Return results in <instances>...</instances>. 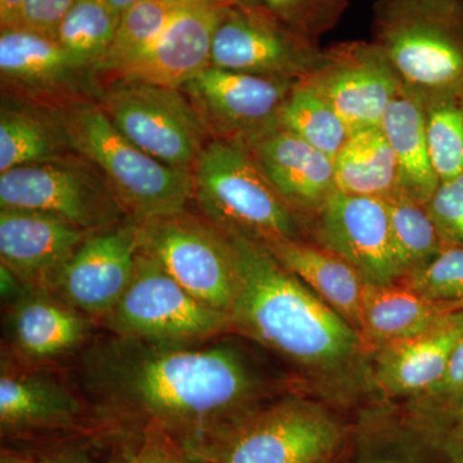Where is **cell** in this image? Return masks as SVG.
I'll return each mask as SVG.
<instances>
[{
    "label": "cell",
    "mask_w": 463,
    "mask_h": 463,
    "mask_svg": "<svg viewBox=\"0 0 463 463\" xmlns=\"http://www.w3.org/2000/svg\"><path fill=\"white\" fill-rule=\"evenodd\" d=\"M76 373L99 430L160 432L201 463L276 394V381L224 336L173 345L109 332L81 350Z\"/></svg>",
    "instance_id": "obj_1"
},
{
    "label": "cell",
    "mask_w": 463,
    "mask_h": 463,
    "mask_svg": "<svg viewBox=\"0 0 463 463\" xmlns=\"http://www.w3.org/2000/svg\"><path fill=\"white\" fill-rule=\"evenodd\" d=\"M230 239L240 277L230 312L232 332L281 356L316 381L339 383L358 376L370 355L362 335L263 243Z\"/></svg>",
    "instance_id": "obj_2"
},
{
    "label": "cell",
    "mask_w": 463,
    "mask_h": 463,
    "mask_svg": "<svg viewBox=\"0 0 463 463\" xmlns=\"http://www.w3.org/2000/svg\"><path fill=\"white\" fill-rule=\"evenodd\" d=\"M201 214L230 237L254 242L304 239V218L279 196L248 145L210 138L192 169Z\"/></svg>",
    "instance_id": "obj_3"
},
{
    "label": "cell",
    "mask_w": 463,
    "mask_h": 463,
    "mask_svg": "<svg viewBox=\"0 0 463 463\" xmlns=\"http://www.w3.org/2000/svg\"><path fill=\"white\" fill-rule=\"evenodd\" d=\"M373 36L423 99L463 94V0H376Z\"/></svg>",
    "instance_id": "obj_4"
},
{
    "label": "cell",
    "mask_w": 463,
    "mask_h": 463,
    "mask_svg": "<svg viewBox=\"0 0 463 463\" xmlns=\"http://www.w3.org/2000/svg\"><path fill=\"white\" fill-rule=\"evenodd\" d=\"M61 114L76 154L105 176L129 218L143 222L187 210L194 200L192 170L166 165L128 141L99 103L81 100Z\"/></svg>",
    "instance_id": "obj_5"
},
{
    "label": "cell",
    "mask_w": 463,
    "mask_h": 463,
    "mask_svg": "<svg viewBox=\"0 0 463 463\" xmlns=\"http://www.w3.org/2000/svg\"><path fill=\"white\" fill-rule=\"evenodd\" d=\"M139 252L194 298L230 315L239 289L236 250L227 234L187 210L138 222Z\"/></svg>",
    "instance_id": "obj_6"
},
{
    "label": "cell",
    "mask_w": 463,
    "mask_h": 463,
    "mask_svg": "<svg viewBox=\"0 0 463 463\" xmlns=\"http://www.w3.org/2000/svg\"><path fill=\"white\" fill-rule=\"evenodd\" d=\"M109 334L155 344H196L232 332L230 315L206 306L139 252L129 288L100 321Z\"/></svg>",
    "instance_id": "obj_7"
},
{
    "label": "cell",
    "mask_w": 463,
    "mask_h": 463,
    "mask_svg": "<svg viewBox=\"0 0 463 463\" xmlns=\"http://www.w3.org/2000/svg\"><path fill=\"white\" fill-rule=\"evenodd\" d=\"M343 439V428L323 405L285 395L237 423L205 463H326Z\"/></svg>",
    "instance_id": "obj_8"
},
{
    "label": "cell",
    "mask_w": 463,
    "mask_h": 463,
    "mask_svg": "<svg viewBox=\"0 0 463 463\" xmlns=\"http://www.w3.org/2000/svg\"><path fill=\"white\" fill-rule=\"evenodd\" d=\"M99 106L128 141L175 169H194L207 143L205 125L181 90L116 81Z\"/></svg>",
    "instance_id": "obj_9"
},
{
    "label": "cell",
    "mask_w": 463,
    "mask_h": 463,
    "mask_svg": "<svg viewBox=\"0 0 463 463\" xmlns=\"http://www.w3.org/2000/svg\"><path fill=\"white\" fill-rule=\"evenodd\" d=\"M0 207L48 213L88 232L129 218L105 176L79 154L0 174Z\"/></svg>",
    "instance_id": "obj_10"
},
{
    "label": "cell",
    "mask_w": 463,
    "mask_h": 463,
    "mask_svg": "<svg viewBox=\"0 0 463 463\" xmlns=\"http://www.w3.org/2000/svg\"><path fill=\"white\" fill-rule=\"evenodd\" d=\"M297 83L209 66L181 90L212 138L250 145L279 127L283 106Z\"/></svg>",
    "instance_id": "obj_11"
},
{
    "label": "cell",
    "mask_w": 463,
    "mask_h": 463,
    "mask_svg": "<svg viewBox=\"0 0 463 463\" xmlns=\"http://www.w3.org/2000/svg\"><path fill=\"white\" fill-rule=\"evenodd\" d=\"M322 52L318 44L289 30L263 5L232 3L216 27L210 66L301 81L315 71Z\"/></svg>",
    "instance_id": "obj_12"
},
{
    "label": "cell",
    "mask_w": 463,
    "mask_h": 463,
    "mask_svg": "<svg viewBox=\"0 0 463 463\" xmlns=\"http://www.w3.org/2000/svg\"><path fill=\"white\" fill-rule=\"evenodd\" d=\"M304 83L343 118L350 133L380 127L402 87L397 70L373 42H343L323 50Z\"/></svg>",
    "instance_id": "obj_13"
},
{
    "label": "cell",
    "mask_w": 463,
    "mask_h": 463,
    "mask_svg": "<svg viewBox=\"0 0 463 463\" xmlns=\"http://www.w3.org/2000/svg\"><path fill=\"white\" fill-rule=\"evenodd\" d=\"M138 254V222L132 218L90 232L45 289L100 322L129 288Z\"/></svg>",
    "instance_id": "obj_14"
},
{
    "label": "cell",
    "mask_w": 463,
    "mask_h": 463,
    "mask_svg": "<svg viewBox=\"0 0 463 463\" xmlns=\"http://www.w3.org/2000/svg\"><path fill=\"white\" fill-rule=\"evenodd\" d=\"M90 70L78 65L54 35L26 26L0 29L3 94L62 109L85 99Z\"/></svg>",
    "instance_id": "obj_15"
},
{
    "label": "cell",
    "mask_w": 463,
    "mask_h": 463,
    "mask_svg": "<svg viewBox=\"0 0 463 463\" xmlns=\"http://www.w3.org/2000/svg\"><path fill=\"white\" fill-rule=\"evenodd\" d=\"M315 219V242L345 259L365 282L402 281L385 201L337 191Z\"/></svg>",
    "instance_id": "obj_16"
},
{
    "label": "cell",
    "mask_w": 463,
    "mask_h": 463,
    "mask_svg": "<svg viewBox=\"0 0 463 463\" xmlns=\"http://www.w3.org/2000/svg\"><path fill=\"white\" fill-rule=\"evenodd\" d=\"M90 421L79 390L45 365L3 359L0 373V430L3 437L78 430Z\"/></svg>",
    "instance_id": "obj_17"
},
{
    "label": "cell",
    "mask_w": 463,
    "mask_h": 463,
    "mask_svg": "<svg viewBox=\"0 0 463 463\" xmlns=\"http://www.w3.org/2000/svg\"><path fill=\"white\" fill-rule=\"evenodd\" d=\"M232 0H191L147 51L112 80L181 90L210 66L216 27Z\"/></svg>",
    "instance_id": "obj_18"
},
{
    "label": "cell",
    "mask_w": 463,
    "mask_h": 463,
    "mask_svg": "<svg viewBox=\"0 0 463 463\" xmlns=\"http://www.w3.org/2000/svg\"><path fill=\"white\" fill-rule=\"evenodd\" d=\"M90 233L61 216L0 207V260L24 285L47 288Z\"/></svg>",
    "instance_id": "obj_19"
},
{
    "label": "cell",
    "mask_w": 463,
    "mask_h": 463,
    "mask_svg": "<svg viewBox=\"0 0 463 463\" xmlns=\"http://www.w3.org/2000/svg\"><path fill=\"white\" fill-rule=\"evenodd\" d=\"M96 319L45 288H27L11 304L8 341L21 364L47 365L81 352L91 341Z\"/></svg>",
    "instance_id": "obj_20"
},
{
    "label": "cell",
    "mask_w": 463,
    "mask_h": 463,
    "mask_svg": "<svg viewBox=\"0 0 463 463\" xmlns=\"http://www.w3.org/2000/svg\"><path fill=\"white\" fill-rule=\"evenodd\" d=\"M463 335V310L450 313L430 330L371 352V379L392 398L423 397L443 379Z\"/></svg>",
    "instance_id": "obj_21"
},
{
    "label": "cell",
    "mask_w": 463,
    "mask_h": 463,
    "mask_svg": "<svg viewBox=\"0 0 463 463\" xmlns=\"http://www.w3.org/2000/svg\"><path fill=\"white\" fill-rule=\"evenodd\" d=\"M248 146L279 196L303 218H316L336 194L334 158L282 127Z\"/></svg>",
    "instance_id": "obj_22"
},
{
    "label": "cell",
    "mask_w": 463,
    "mask_h": 463,
    "mask_svg": "<svg viewBox=\"0 0 463 463\" xmlns=\"http://www.w3.org/2000/svg\"><path fill=\"white\" fill-rule=\"evenodd\" d=\"M264 246L283 267L362 334L367 282L352 264L315 241L288 239Z\"/></svg>",
    "instance_id": "obj_23"
},
{
    "label": "cell",
    "mask_w": 463,
    "mask_h": 463,
    "mask_svg": "<svg viewBox=\"0 0 463 463\" xmlns=\"http://www.w3.org/2000/svg\"><path fill=\"white\" fill-rule=\"evenodd\" d=\"M61 109L3 97L0 174L75 155Z\"/></svg>",
    "instance_id": "obj_24"
},
{
    "label": "cell",
    "mask_w": 463,
    "mask_h": 463,
    "mask_svg": "<svg viewBox=\"0 0 463 463\" xmlns=\"http://www.w3.org/2000/svg\"><path fill=\"white\" fill-rule=\"evenodd\" d=\"M461 309L453 304L425 298L401 282L390 285L367 283L362 339L371 354L386 344L421 335L450 313Z\"/></svg>",
    "instance_id": "obj_25"
},
{
    "label": "cell",
    "mask_w": 463,
    "mask_h": 463,
    "mask_svg": "<svg viewBox=\"0 0 463 463\" xmlns=\"http://www.w3.org/2000/svg\"><path fill=\"white\" fill-rule=\"evenodd\" d=\"M399 167V187L423 205L434 196L439 182L425 130V99L402 84L380 124Z\"/></svg>",
    "instance_id": "obj_26"
},
{
    "label": "cell",
    "mask_w": 463,
    "mask_h": 463,
    "mask_svg": "<svg viewBox=\"0 0 463 463\" xmlns=\"http://www.w3.org/2000/svg\"><path fill=\"white\" fill-rule=\"evenodd\" d=\"M334 164L343 194L383 199L399 187L397 158L380 127L350 134Z\"/></svg>",
    "instance_id": "obj_27"
},
{
    "label": "cell",
    "mask_w": 463,
    "mask_h": 463,
    "mask_svg": "<svg viewBox=\"0 0 463 463\" xmlns=\"http://www.w3.org/2000/svg\"><path fill=\"white\" fill-rule=\"evenodd\" d=\"M383 200L388 209L392 249L404 279L431 261L446 245L428 207L403 188L398 187Z\"/></svg>",
    "instance_id": "obj_28"
},
{
    "label": "cell",
    "mask_w": 463,
    "mask_h": 463,
    "mask_svg": "<svg viewBox=\"0 0 463 463\" xmlns=\"http://www.w3.org/2000/svg\"><path fill=\"white\" fill-rule=\"evenodd\" d=\"M191 0H141L121 14L111 47L94 67V75L112 78L141 56L165 32L173 18Z\"/></svg>",
    "instance_id": "obj_29"
},
{
    "label": "cell",
    "mask_w": 463,
    "mask_h": 463,
    "mask_svg": "<svg viewBox=\"0 0 463 463\" xmlns=\"http://www.w3.org/2000/svg\"><path fill=\"white\" fill-rule=\"evenodd\" d=\"M121 14L106 0H75L58 24L54 38L79 66L94 74L108 53Z\"/></svg>",
    "instance_id": "obj_30"
},
{
    "label": "cell",
    "mask_w": 463,
    "mask_h": 463,
    "mask_svg": "<svg viewBox=\"0 0 463 463\" xmlns=\"http://www.w3.org/2000/svg\"><path fill=\"white\" fill-rule=\"evenodd\" d=\"M279 127L331 158L352 134L339 114L304 81L295 84L286 100Z\"/></svg>",
    "instance_id": "obj_31"
},
{
    "label": "cell",
    "mask_w": 463,
    "mask_h": 463,
    "mask_svg": "<svg viewBox=\"0 0 463 463\" xmlns=\"http://www.w3.org/2000/svg\"><path fill=\"white\" fill-rule=\"evenodd\" d=\"M425 99L429 155L439 182L463 174V94H438Z\"/></svg>",
    "instance_id": "obj_32"
},
{
    "label": "cell",
    "mask_w": 463,
    "mask_h": 463,
    "mask_svg": "<svg viewBox=\"0 0 463 463\" xmlns=\"http://www.w3.org/2000/svg\"><path fill=\"white\" fill-rule=\"evenodd\" d=\"M263 7L301 38L318 44L339 24L349 0H263Z\"/></svg>",
    "instance_id": "obj_33"
},
{
    "label": "cell",
    "mask_w": 463,
    "mask_h": 463,
    "mask_svg": "<svg viewBox=\"0 0 463 463\" xmlns=\"http://www.w3.org/2000/svg\"><path fill=\"white\" fill-rule=\"evenodd\" d=\"M399 282L431 300L463 307V248L444 246L431 261Z\"/></svg>",
    "instance_id": "obj_34"
},
{
    "label": "cell",
    "mask_w": 463,
    "mask_h": 463,
    "mask_svg": "<svg viewBox=\"0 0 463 463\" xmlns=\"http://www.w3.org/2000/svg\"><path fill=\"white\" fill-rule=\"evenodd\" d=\"M120 441L109 463H190L188 456L165 435L146 431L114 437Z\"/></svg>",
    "instance_id": "obj_35"
},
{
    "label": "cell",
    "mask_w": 463,
    "mask_h": 463,
    "mask_svg": "<svg viewBox=\"0 0 463 463\" xmlns=\"http://www.w3.org/2000/svg\"><path fill=\"white\" fill-rule=\"evenodd\" d=\"M426 207L444 245L463 248V174L440 183Z\"/></svg>",
    "instance_id": "obj_36"
},
{
    "label": "cell",
    "mask_w": 463,
    "mask_h": 463,
    "mask_svg": "<svg viewBox=\"0 0 463 463\" xmlns=\"http://www.w3.org/2000/svg\"><path fill=\"white\" fill-rule=\"evenodd\" d=\"M463 398V335L458 340L443 379L426 392L423 397L413 401L419 411L435 413L455 404Z\"/></svg>",
    "instance_id": "obj_37"
},
{
    "label": "cell",
    "mask_w": 463,
    "mask_h": 463,
    "mask_svg": "<svg viewBox=\"0 0 463 463\" xmlns=\"http://www.w3.org/2000/svg\"><path fill=\"white\" fill-rule=\"evenodd\" d=\"M75 0H26L23 25L54 35Z\"/></svg>",
    "instance_id": "obj_38"
},
{
    "label": "cell",
    "mask_w": 463,
    "mask_h": 463,
    "mask_svg": "<svg viewBox=\"0 0 463 463\" xmlns=\"http://www.w3.org/2000/svg\"><path fill=\"white\" fill-rule=\"evenodd\" d=\"M36 463H99L88 448L76 443H57L35 452Z\"/></svg>",
    "instance_id": "obj_39"
},
{
    "label": "cell",
    "mask_w": 463,
    "mask_h": 463,
    "mask_svg": "<svg viewBox=\"0 0 463 463\" xmlns=\"http://www.w3.org/2000/svg\"><path fill=\"white\" fill-rule=\"evenodd\" d=\"M437 416L438 423L443 428L444 438L447 446L453 450V453L463 450V398L455 404L438 411L434 413Z\"/></svg>",
    "instance_id": "obj_40"
},
{
    "label": "cell",
    "mask_w": 463,
    "mask_h": 463,
    "mask_svg": "<svg viewBox=\"0 0 463 463\" xmlns=\"http://www.w3.org/2000/svg\"><path fill=\"white\" fill-rule=\"evenodd\" d=\"M26 0H0V29L23 25Z\"/></svg>",
    "instance_id": "obj_41"
},
{
    "label": "cell",
    "mask_w": 463,
    "mask_h": 463,
    "mask_svg": "<svg viewBox=\"0 0 463 463\" xmlns=\"http://www.w3.org/2000/svg\"><path fill=\"white\" fill-rule=\"evenodd\" d=\"M364 463H419L414 461L413 458L403 455H397V453H383L373 458L367 459Z\"/></svg>",
    "instance_id": "obj_42"
},
{
    "label": "cell",
    "mask_w": 463,
    "mask_h": 463,
    "mask_svg": "<svg viewBox=\"0 0 463 463\" xmlns=\"http://www.w3.org/2000/svg\"><path fill=\"white\" fill-rule=\"evenodd\" d=\"M0 463H36L33 457L20 455V453L3 450Z\"/></svg>",
    "instance_id": "obj_43"
},
{
    "label": "cell",
    "mask_w": 463,
    "mask_h": 463,
    "mask_svg": "<svg viewBox=\"0 0 463 463\" xmlns=\"http://www.w3.org/2000/svg\"><path fill=\"white\" fill-rule=\"evenodd\" d=\"M106 2H108L116 12L123 14L125 11H128V9L133 7L134 5L141 2V0H106Z\"/></svg>",
    "instance_id": "obj_44"
},
{
    "label": "cell",
    "mask_w": 463,
    "mask_h": 463,
    "mask_svg": "<svg viewBox=\"0 0 463 463\" xmlns=\"http://www.w3.org/2000/svg\"><path fill=\"white\" fill-rule=\"evenodd\" d=\"M232 2L245 5V7H260V5H263V0H232Z\"/></svg>",
    "instance_id": "obj_45"
},
{
    "label": "cell",
    "mask_w": 463,
    "mask_h": 463,
    "mask_svg": "<svg viewBox=\"0 0 463 463\" xmlns=\"http://www.w3.org/2000/svg\"><path fill=\"white\" fill-rule=\"evenodd\" d=\"M456 463H463V450L462 452L457 453Z\"/></svg>",
    "instance_id": "obj_46"
},
{
    "label": "cell",
    "mask_w": 463,
    "mask_h": 463,
    "mask_svg": "<svg viewBox=\"0 0 463 463\" xmlns=\"http://www.w3.org/2000/svg\"><path fill=\"white\" fill-rule=\"evenodd\" d=\"M190 463H201V462H194V461H191Z\"/></svg>",
    "instance_id": "obj_47"
}]
</instances>
